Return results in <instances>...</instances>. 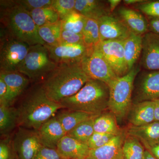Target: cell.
<instances>
[{"mask_svg": "<svg viewBox=\"0 0 159 159\" xmlns=\"http://www.w3.org/2000/svg\"><path fill=\"white\" fill-rule=\"evenodd\" d=\"M57 112L55 117L67 134L81 122L97 116L79 111L66 109Z\"/></svg>", "mask_w": 159, "mask_h": 159, "instance_id": "obj_25", "label": "cell"}, {"mask_svg": "<svg viewBox=\"0 0 159 159\" xmlns=\"http://www.w3.org/2000/svg\"><path fill=\"white\" fill-rule=\"evenodd\" d=\"M7 86V94L5 106H14L29 88L31 81L25 75L18 71L9 73L0 72Z\"/></svg>", "mask_w": 159, "mask_h": 159, "instance_id": "obj_13", "label": "cell"}, {"mask_svg": "<svg viewBox=\"0 0 159 159\" xmlns=\"http://www.w3.org/2000/svg\"><path fill=\"white\" fill-rule=\"evenodd\" d=\"M134 8L148 17H159V1H146L135 5Z\"/></svg>", "mask_w": 159, "mask_h": 159, "instance_id": "obj_35", "label": "cell"}, {"mask_svg": "<svg viewBox=\"0 0 159 159\" xmlns=\"http://www.w3.org/2000/svg\"><path fill=\"white\" fill-rule=\"evenodd\" d=\"M2 29L11 37L29 46L45 43L40 37L38 27L29 11L16 1H1Z\"/></svg>", "mask_w": 159, "mask_h": 159, "instance_id": "obj_3", "label": "cell"}, {"mask_svg": "<svg viewBox=\"0 0 159 159\" xmlns=\"http://www.w3.org/2000/svg\"><path fill=\"white\" fill-rule=\"evenodd\" d=\"M154 101L133 103L127 116L129 125L142 126L154 122Z\"/></svg>", "mask_w": 159, "mask_h": 159, "instance_id": "obj_19", "label": "cell"}, {"mask_svg": "<svg viewBox=\"0 0 159 159\" xmlns=\"http://www.w3.org/2000/svg\"><path fill=\"white\" fill-rule=\"evenodd\" d=\"M16 107L18 125L38 131L43 124L55 116L61 104L51 100L47 96L42 83L33 84L20 98Z\"/></svg>", "mask_w": 159, "mask_h": 159, "instance_id": "obj_1", "label": "cell"}, {"mask_svg": "<svg viewBox=\"0 0 159 159\" xmlns=\"http://www.w3.org/2000/svg\"><path fill=\"white\" fill-rule=\"evenodd\" d=\"M143 159H157L149 151L145 149Z\"/></svg>", "mask_w": 159, "mask_h": 159, "instance_id": "obj_46", "label": "cell"}, {"mask_svg": "<svg viewBox=\"0 0 159 159\" xmlns=\"http://www.w3.org/2000/svg\"><path fill=\"white\" fill-rule=\"evenodd\" d=\"M43 146L57 149L60 141L66 134L56 117H52L37 131Z\"/></svg>", "mask_w": 159, "mask_h": 159, "instance_id": "obj_17", "label": "cell"}, {"mask_svg": "<svg viewBox=\"0 0 159 159\" xmlns=\"http://www.w3.org/2000/svg\"><path fill=\"white\" fill-rule=\"evenodd\" d=\"M18 159H33L43 146L37 131L18 127L12 136Z\"/></svg>", "mask_w": 159, "mask_h": 159, "instance_id": "obj_9", "label": "cell"}, {"mask_svg": "<svg viewBox=\"0 0 159 159\" xmlns=\"http://www.w3.org/2000/svg\"><path fill=\"white\" fill-rule=\"evenodd\" d=\"M143 35L131 32L124 40L125 60L129 71L135 66L136 63L142 54Z\"/></svg>", "mask_w": 159, "mask_h": 159, "instance_id": "obj_23", "label": "cell"}, {"mask_svg": "<svg viewBox=\"0 0 159 159\" xmlns=\"http://www.w3.org/2000/svg\"><path fill=\"white\" fill-rule=\"evenodd\" d=\"M75 10L85 18L97 20L111 14L108 2L98 0H76Z\"/></svg>", "mask_w": 159, "mask_h": 159, "instance_id": "obj_22", "label": "cell"}, {"mask_svg": "<svg viewBox=\"0 0 159 159\" xmlns=\"http://www.w3.org/2000/svg\"><path fill=\"white\" fill-rule=\"evenodd\" d=\"M95 118H91L81 122L66 134L79 142L87 144L89 139L95 132L93 125Z\"/></svg>", "mask_w": 159, "mask_h": 159, "instance_id": "obj_31", "label": "cell"}, {"mask_svg": "<svg viewBox=\"0 0 159 159\" xmlns=\"http://www.w3.org/2000/svg\"><path fill=\"white\" fill-rule=\"evenodd\" d=\"M146 150L149 151L156 158L159 159V143L152 146Z\"/></svg>", "mask_w": 159, "mask_h": 159, "instance_id": "obj_42", "label": "cell"}, {"mask_svg": "<svg viewBox=\"0 0 159 159\" xmlns=\"http://www.w3.org/2000/svg\"><path fill=\"white\" fill-rule=\"evenodd\" d=\"M140 71L135 65L127 74L117 77L108 84L109 89L108 111L114 114L117 121L127 117L133 104L134 83Z\"/></svg>", "mask_w": 159, "mask_h": 159, "instance_id": "obj_5", "label": "cell"}, {"mask_svg": "<svg viewBox=\"0 0 159 159\" xmlns=\"http://www.w3.org/2000/svg\"><path fill=\"white\" fill-rule=\"evenodd\" d=\"M116 118L109 111H106L94 119V129L96 132L118 135L122 133L124 128L118 125Z\"/></svg>", "mask_w": 159, "mask_h": 159, "instance_id": "obj_24", "label": "cell"}, {"mask_svg": "<svg viewBox=\"0 0 159 159\" xmlns=\"http://www.w3.org/2000/svg\"><path fill=\"white\" fill-rule=\"evenodd\" d=\"M148 31L159 35V17H148Z\"/></svg>", "mask_w": 159, "mask_h": 159, "instance_id": "obj_41", "label": "cell"}, {"mask_svg": "<svg viewBox=\"0 0 159 159\" xmlns=\"http://www.w3.org/2000/svg\"><path fill=\"white\" fill-rule=\"evenodd\" d=\"M53 0H16V2L27 11L30 12L34 9L50 7Z\"/></svg>", "mask_w": 159, "mask_h": 159, "instance_id": "obj_37", "label": "cell"}, {"mask_svg": "<svg viewBox=\"0 0 159 159\" xmlns=\"http://www.w3.org/2000/svg\"><path fill=\"white\" fill-rule=\"evenodd\" d=\"M145 1V0H124L123 2L125 3V5H136L138 4L144 2Z\"/></svg>", "mask_w": 159, "mask_h": 159, "instance_id": "obj_45", "label": "cell"}, {"mask_svg": "<svg viewBox=\"0 0 159 159\" xmlns=\"http://www.w3.org/2000/svg\"><path fill=\"white\" fill-rule=\"evenodd\" d=\"M121 2L122 1H120V0H108L107 1L111 12H112L115 10V9Z\"/></svg>", "mask_w": 159, "mask_h": 159, "instance_id": "obj_43", "label": "cell"}, {"mask_svg": "<svg viewBox=\"0 0 159 159\" xmlns=\"http://www.w3.org/2000/svg\"><path fill=\"white\" fill-rule=\"evenodd\" d=\"M117 13V17L125 24L131 32L143 35L149 31L147 19L138 10L121 7Z\"/></svg>", "mask_w": 159, "mask_h": 159, "instance_id": "obj_18", "label": "cell"}, {"mask_svg": "<svg viewBox=\"0 0 159 159\" xmlns=\"http://www.w3.org/2000/svg\"><path fill=\"white\" fill-rule=\"evenodd\" d=\"M7 94V85L4 78L0 75V106H5Z\"/></svg>", "mask_w": 159, "mask_h": 159, "instance_id": "obj_40", "label": "cell"}, {"mask_svg": "<svg viewBox=\"0 0 159 159\" xmlns=\"http://www.w3.org/2000/svg\"><path fill=\"white\" fill-rule=\"evenodd\" d=\"M155 101V121H159V99Z\"/></svg>", "mask_w": 159, "mask_h": 159, "instance_id": "obj_44", "label": "cell"}, {"mask_svg": "<svg viewBox=\"0 0 159 159\" xmlns=\"http://www.w3.org/2000/svg\"><path fill=\"white\" fill-rule=\"evenodd\" d=\"M81 65L90 79L100 80L107 85L118 77L97 47L89 50Z\"/></svg>", "mask_w": 159, "mask_h": 159, "instance_id": "obj_8", "label": "cell"}, {"mask_svg": "<svg viewBox=\"0 0 159 159\" xmlns=\"http://www.w3.org/2000/svg\"><path fill=\"white\" fill-rule=\"evenodd\" d=\"M90 79L81 62L57 65L42 84L48 97L57 103L77 93Z\"/></svg>", "mask_w": 159, "mask_h": 159, "instance_id": "obj_2", "label": "cell"}, {"mask_svg": "<svg viewBox=\"0 0 159 159\" xmlns=\"http://www.w3.org/2000/svg\"><path fill=\"white\" fill-rule=\"evenodd\" d=\"M97 21L101 42L110 40H124L131 32L119 18L112 14L103 16Z\"/></svg>", "mask_w": 159, "mask_h": 159, "instance_id": "obj_15", "label": "cell"}, {"mask_svg": "<svg viewBox=\"0 0 159 159\" xmlns=\"http://www.w3.org/2000/svg\"><path fill=\"white\" fill-rule=\"evenodd\" d=\"M33 159H66L58 152L57 149L42 146L38 151Z\"/></svg>", "mask_w": 159, "mask_h": 159, "instance_id": "obj_38", "label": "cell"}, {"mask_svg": "<svg viewBox=\"0 0 159 159\" xmlns=\"http://www.w3.org/2000/svg\"><path fill=\"white\" fill-rule=\"evenodd\" d=\"M57 149L66 159H87L90 151L86 144L67 134L60 141Z\"/></svg>", "mask_w": 159, "mask_h": 159, "instance_id": "obj_20", "label": "cell"}, {"mask_svg": "<svg viewBox=\"0 0 159 159\" xmlns=\"http://www.w3.org/2000/svg\"><path fill=\"white\" fill-rule=\"evenodd\" d=\"M96 47L102 53L117 77H122L129 72L125 60L124 40L103 41Z\"/></svg>", "mask_w": 159, "mask_h": 159, "instance_id": "obj_10", "label": "cell"}, {"mask_svg": "<svg viewBox=\"0 0 159 159\" xmlns=\"http://www.w3.org/2000/svg\"><path fill=\"white\" fill-rule=\"evenodd\" d=\"M75 3L76 0H53L51 7L61 20L75 10Z\"/></svg>", "mask_w": 159, "mask_h": 159, "instance_id": "obj_33", "label": "cell"}, {"mask_svg": "<svg viewBox=\"0 0 159 159\" xmlns=\"http://www.w3.org/2000/svg\"><path fill=\"white\" fill-rule=\"evenodd\" d=\"M60 43L70 44L82 43H84L82 34H77L72 31L62 29Z\"/></svg>", "mask_w": 159, "mask_h": 159, "instance_id": "obj_39", "label": "cell"}, {"mask_svg": "<svg viewBox=\"0 0 159 159\" xmlns=\"http://www.w3.org/2000/svg\"><path fill=\"white\" fill-rule=\"evenodd\" d=\"M126 130L128 134L139 139L145 149L159 143V121L142 126L129 125Z\"/></svg>", "mask_w": 159, "mask_h": 159, "instance_id": "obj_21", "label": "cell"}, {"mask_svg": "<svg viewBox=\"0 0 159 159\" xmlns=\"http://www.w3.org/2000/svg\"><path fill=\"white\" fill-rule=\"evenodd\" d=\"M0 39V72L18 71L30 46L11 37L2 29Z\"/></svg>", "mask_w": 159, "mask_h": 159, "instance_id": "obj_7", "label": "cell"}, {"mask_svg": "<svg viewBox=\"0 0 159 159\" xmlns=\"http://www.w3.org/2000/svg\"><path fill=\"white\" fill-rule=\"evenodd\" d=\"M145 150L139 139L127 134L122 146L123 159H143Z\"/></svg>", "mask_w": 159, "mask_h": 159, "instance_id": "obj_29", "label": "cell"}, {"mask_svg": "<svg viewBox=\"0 0 159 159\" xmlns=\"http://www.w3.org/2000/svg\"><path fill=\"white\" fill-rule=\"evenodd\" d=\"M116 136L101 133L95 132L87 143L90 150L99 148L106 145Z\"/></svg>", "mask_w": 159, "mask_h": 159, "instance_id": "obj_36", "label": "cell"}, {"mask_svg": "<svg viewBox=\"0 0 159 159\" xmlns=\"http://www.w3.org/2000/svg\"><path fill=\"white\" fill-rule=\"evenodd\" d=\"M85 20V17L74 10L61 20L62 29L82 34Z\"/></svg>", "mask_w": 159, "mask_h": 159, "instance_id": "obj_32", "label": "cell"}, {"mask_svg": "<svg viewBox=\"0 0 159 159\" xmlns=\"http://www.w3.org/2000/svg\"><path fill=\"white\" fill-rule=\"evenodd\" d=\"M29 12L38 27L54 24L60 20L51 6L34 9Z\"/></svg>", "mask_w": 159, "mask_h": 159, "instance_id": "obj_30", "label": "cell"}, {"mask_svg": "<svg viewBox=\"0 0 159 159\" xmlns=\"http://www.w3.org/2000/svg\"><path fill=\"white\" fill-rule=\"evenodd\" d=\"M133 103L159 99V70L142 71L137 75Z\"/></svg>", "mask_w": 159, "mask_h": 159, "instance_id": "obj_11", "label": "cell"}, {"mask_svg": "<svg viewBox=\"0 0 159 159\" xmlns=\"http://www.w3.org/2000/svg\"><path fill=\"white\" fill-rule=\"evenodd\" d=\"M57 65L50 58L45 44L31 46L18 71L28 77L31 83L43 82Z\"/></svg>", "mask_w": 159, "mask_h": 159, "instance_id": "obj_6", "label": "cell"}, {"mask_svg": "<svg viewBox=\"0 0 159 159\" xmlns=\"http://www.w3.org/2000/svg\"><path fill=\"white\" fill-rule=\"evenodd\" d=\"M140 62L146 70H159V35L148 31L143 35Z\"/></svg>", "mask_w": 159, "mask_h": 159, "instance_id": "obj_14", "label": "cell"}, {"mask_svg": "<svg viewBox=\"0 0 159 159\" xmlns=\"http://www.w3.org/2000/svg\"><path fill=\"white\" fill-rule=\"evenodd\" d=\"M127 134L126 128H124L122 133L114 137L106 145L90 149L87 159H124L122 146Z\"/></svg>", "mask_w": 159, "mask_h": 159, "instance_id": "obj_16", "label": "cell"}, {"mask_svg": "<svg viewBox=\"0 0 159 159\" xmlns=\"http://www.w3.org/2000/svg\"><path fill=\"white\" fill-rule=\"evenodd\" d=\"M62 30V23L60 20L54 24L38 27V33L46 45H57L60 43Z\"/></svg>", "mask_w": 159, "mask_h": 159, "instance_id": "obj_27", "label": "cell"}, {"mask_svg": "<svg viewBox=\"0 0 159 159\" xmlns=\"http://www.w3.org/2000/svg\"><path fill=\"white\" fill-rule=\"evenodd\" d=\"M18 125L17 109L14 106H0V134L1 137L11 135Z\"/></svg>", "mask_w": 159, "mask_h": 159, "instance_id": "obj_26", "label": "cell"}, {"mask_svg": "<svg viewBox=\"0 0 159 159\" xmlns=\"http://www.w3.org/2000/svg\"><path fill=\"white\" fill-rule=\"evenodd\" d=\"M45 46L50 58L57 65L80 63L91 49L84 43L75 44L60 43L57 45Z\"/></svg>", "mask_w": 159, "mask_h": 159, "instance_id": "obj_12", "label": "cell"}, {"mask_svg": "<svg viewBox=\"0 0 159 159\" xmlns=\"http://www.w3.org/2000/svg\"><path fill=\"white\" fill-rule=\"evenodd\" d=\"M0 159H18L13 147L11 135L2 137L1 139Z\"/></svg>", "mask_w": 159, "mask_h": 159, "instance_id": "obj_34", "label": "cell"}, {"mask_svg": "<svg viewBox=\"0 0 159 159\" xmlns=\"http://www.w3.org/2000/svg\"><path fill=\"white\" fill-rule=\"evenodd\" d=\"M84 45L89 49L97 47L101 42L99 24L97 20L86 18L82 32Z\"/></svg>", "mask_w": 159, "mask_h": 159, "instance_id": "obj_28", "label": "cell"}, {"mask_svg": "<svg viewBox=\"0 0 159 159\" xmlns=\"http://www.w3.org/2000/svg\"><path fill=\"white\" fill-rule=\"evenodd\" d=\"M109 99L108 85L90 79L77 93L64 99L60 104L63 109L98 116L108 110Z\"/></svg>", "mask_w": 159, "mask_h": 159, "instance_id": "obj_4", "label": "cell"}]
</instances>
